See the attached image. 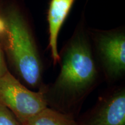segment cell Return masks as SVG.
I'll use <instances>...</instances> for the list:
<instances>
[{
	"label": "cell",
	"mask_w": 125,
	"mask_h": 125,
	"mask_svg": "<svg viewBox=\"0 0 125 125\" xmlns=\"http://www.w3.org/2000/svg\"><path fill=\"white\" fill-rule=\"evenodd\" d=\"M85 17L59 54L60 71L51 86H43L48 105L71 107L80 103L96 85L99 68L92 48Z\"/></svg>",
	"instance_id": "1"
},
{
	"label": "cell",
	"mask_w": 125,
	"mask_h": 125,
	"mask_svg": "<svg viewBox=\"0 0 125 125\" xmlns=\"http://www.w3.org/2000/svg\"><path fill=\"white\" fill-rule=\"evenodd\" d=\"M4 27L0 38L14 70L29 87H42L43 65L35 36L20 9L10 5L0 15Z\"/></svg>",
	"instance_id": "2"
},
{
	"label": "cell",
	"mask_w": 125,
	"mask_h": 125,
	"mask_svg": "<svg viewBox=\"0 0 125 125\" xmlns=\"http://www.w3.org/2000/svg\"><path fill=\"white\" fill-rule=\"evenodd\" d=\"M92 48L98 68L109 81H116L125 73V31L89 29Z\"/></svg>",
	"instance_id": "3"
},
{
	"label": "cell",
	"mask_w": 125,
	"mask_h": 125,
	"mask_svg": "<svg viewBox=\"0 0 125 125\" xmlns=\"http://www.w3.org/2000/svg\"><path fill=\"white\" fill-rule=\"evenodd\" d=\"M0 104L8 109L20 125L48 107L43 86L30 90L9 71L0 77Z\"/></svg>",
	"instance_id": "4"
},
{
	"label": "cell",
	"mask_w": 125,
	"mask_h": 125,
	"mask_svg": "<svg viewBox=\"0 0 125 125\" xmlns=\"http://www.w3.org/2000/svg\"><path fill=\"white\" fill-rule=\"evenodd\" d=\"M79 125H125V89H118L101 98L92 116Z\"/></svg>",
	"instance_id": "5"
},
{
	"label": "cell",
	"mask_w": 125,
	"mask_h": 125,
	"mask_svg": "<svg viewBox=\"0 0 125 125\" xmlns=\"http://www.w3.org/2000/svg\"><path fill=\"white\" fill-rule=\"evenodd\" d=\"M76 0H50L47 12L49 43L52 59L54 65L59 63L57 41L62 25Z\"/></svg>",
	"instance_id": "6"
},
{
	"label": "cell",
	"mask_w": 125,
	"mask_h": 125,
	"mask_svg": "<svg viewBox=\"0 0 125 125\" xmlns=\"http://www.w3.org/2000/svg\"><path fill=\"white\" fill-rule=\"evenodd\" d=\"M24 125H79L66 114L48 107L30 119Z\"/></svg>",
	"instance_id": "7"
},
{
	"label": "cell",
	"mask_w": 125,
	"mask_h": 125,
	"mask_svg": "<svg viewBox=\"0 0 125 125\" xmlns=\"http://www.w3.org/2000/svg\"><path fill=\"white\" fill-rule=\"evenodd\" d=\"M0 125H20L8 109L0 104Z\"/></svg>",
	"instance_id": "8"
},
{
	"label": "cell",
	"mask_w": 125,
	"mask_h": 125,
	"mask_svg": "<svg viewBox=\"0 0 125 125\" xmlns=\"http://www.w3.org/2000/svg\"><path fill=\"white\" fill-rule=\"evenodd\" d=\"M8 71L5 60L4 52H3L2 46L0 43V77L4 75Z\"/></svg>",
	"instance_id": "9"
}]
</instances>
